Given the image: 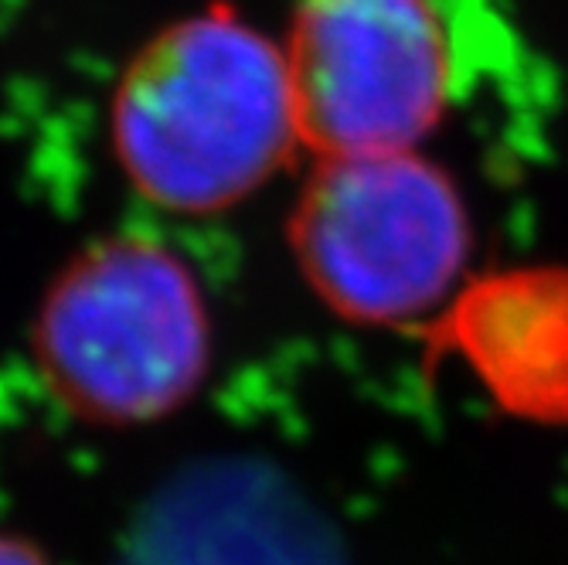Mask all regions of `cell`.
I'll return each mask as SVG.
<instances>
[{
	"instance_id": "277c9868",
	"label": "cell",
	"mask_w": 568,
	"mask_h": 565,
	"mask_svg": "<svg viewBox=\"0 0 568 565\" xmlns=\"http://www.w3.org/2000/svg\"><path fill=\"white\" fill-rule=\"evenodd\" d=\"M283 59L300 143L317 158L416 150L449 89L433 0H296Z\"/></svg>"
},
{
	"instance_id": "7a4b0ae2",
	"label": "cell",
	"mask_w": 568,
	"mask_h": 565,
	"mask_svg": "<svg viewBox=\"0 0 568 565\" xmlns=\"http://www.w3.org/2000/svg\"><path fill=\"white\" fill-rule=\"evenodd\" d=\"M38 372L95 426L168 420L212 369V317L181 255L146 235L85 245L51 280L31 331Z\"/></svg>"
},
{
	"instance_id": "6da1fadb",
	"label": "cell",
	"mask_w": 568,
	"mask_h": 565,
	"mask_svg": "<svg viewBox=\"0 0 568 565\" xmlns=\"http://www.w3.org/2000/svg\"><path fill=\"white\" fill-rule=\"evenodd\" d=\"M110 140L133 191L158 209H232L303 147L283 44L232 8L168 24L126 62Z\"/></svg>"
},
{
	"instance_id": "3957f363",
	"label": "cell",
	"mask_w": 568,
	"mask_h": 565,
	"mask_svg": "<svg viewBox=\"0 0 568 565\" xmlns=\"http://www.w3.org/2000/svg\"><path fill=\"white\" fill-rule=\"evenodd\" d=\"M296 270L334 314L398 324L436 306L467 263L449 178L416 150L321 158L290 215Z\"/></svg>"
},
{
	"instance_id": "5b68a950",
	"label": "cell",
	"mask_w": 568,
	"mask_h": 565,
	"mask_svg": "<svg viewBox=\"0 0 568 565\" xmlns=\"http://www.w3.org/2000/svg\"><path fill=\"white\" fill-rule=\"evenodd\" d=\"M0 565H48V558L28 538L0 532Z\"/></svg>"
}]
</instances>
